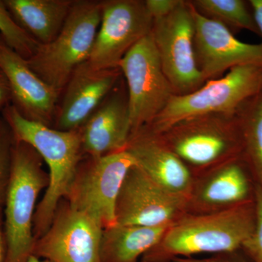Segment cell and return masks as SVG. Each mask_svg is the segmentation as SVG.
Masks as SVG:
<instances>
[{
  "instance_id": "obj_9",
  "label": "cell",
  "mask_w": 262,
  "mask_h": 262,
  "mask_svg": "<svg viewBox=\"0 0 262 262\" xmlns=\"http://www.w3.org/2000/svg\"><path fill=\"white\" fill-rule=\"evenodd\" d=\"M151 37L164 73L175 95L196 91L205 83L194 53V20L189 1L170 14L153 20Z\"/></svg>"
},
{
  "instance_id": "obj_22",
  "label": "cell",
  "mask_w": 262,
  "mask_h": 262,
  "mask_svg": "<svg viewBox=\"0 0 262 262\" xmlns=\"http://www.w3.org/2000/svg\"><path fill=\"white\" fill-rule=\"evenodd\" d=\"M189 3L198 13L222 24L232 33L248 30L259 35L253 14L244 0H193Z\"/></svg>"
},
{
  "instance_id": "obj_10",
  "label": "cell",
  "mask_w": 262,
  "mask_h": 262,
  "mask_svg": "<svg viewBox=\"0 0 262 262\" xmlns=\"http://www.w3.org/2000/svg\"><path fill=\"white\" fill-rule=\"evenodd\" d=\"M152 27L145 1H102L101 23L88 61L95 68H119L122 58L151 34Z\"/></svg>"
},
{
  "instance_id": "obj_27",
  "label": "cell",
  "mask_w": 262,
  "mask_h": 262,
  "mask_svg": "<svg viewBox=\"0 0 262 262\" xmlns=\"http://www.w3.org/2000/svg\"><path fill=\"white\" fill-rule=\"evenodd\" d=\"M182 2V0H146L145 5L154 20L170 14Z\"/></svg>"
},
{
  "instance_id": "obj_2",
  "label": "cell",
  "mask_w": 262,
  "mask_h": 262,
  "mask_svg": "<svg viewBox=\"0 0 262 262\" xmlns=\"http://www.w3.org/2000/svg\"><path fill=\"white\" fill-rule=\"evenodd\" d=\"M1 114L14 140L34 148L49 169V183L34 217L33 232L37 241L51 227L58 204L68 194L84 157L80 130H57L27 120L11 104L7 106Z\"/></svg>"
},
{
  "instance_id": "obj_32",
  "label": "cell",
  "mask_w": 262,
  "mask_h": 262,
  "mask_svg": "<svg viewBox=\"0 0 262 262\" xmlns=\"http://www.w3.org/2000/svg\"><path fill=\"white\" fill-rule=\"evenodd\" d=\"M0 118H1V117H0Z\"/></svg>"
},
{
  "instance_id": "obj_5",
  "label": "cell",
  "mask_w": 262,
  "mask_h": 262,
  "mask_svg": "<svg viewBox=\"0 0 262 262\" xmlns=\"http://www.w3.org/2000/svg\"><path fill=\"white\" fill-rule=\"evenodd\" d=\"M158 135L194 177L242 156V138L237 114L191 117Z\"/></svg>"
},
{
  "instance_id": "obj_11",
  "label": "cell",
  "mask_w": 262,
  "mask_h": 262,
  "mask_svg": "<svg viewBox=\"0 0 262 262\" xmlns=\"http://www.w3.org/2000/svg\"><path fill=\"white\" fill-rule=\"evenodd\" d=\"M103 229L96 219L62 200L51 227L36 241L32 255L52 262H101Z\"/></svg>"
},
{
  "instance_id": "obj_28",
  "label": "cell",
  "mask_w": 262,
  "mask_h": 262,
  "mask_svg": "<svg viewBox=\"0 0 262 262\" xmlns=\"http://www.w3.org/2000/svg\"><path fill=\"white\" fill-rule=\"evenodd\" d=\"M10 101H11V96H10L9 85L4 73L0 69V113L7 106L10 104Z\"/></svg>"
},
{
  "instance_id": "obj_3",
  "label": "cell",
  "mask_w": 262,
  "mask_h": 262,
  "mask_svg": "<svg viewBox=\"0 0 262 262\" xmlns=\"http://www.w3.org/2000/svg\"><path fill=\"white\" fill-rule=\"evenodd\" d=\"M42 162L32 146L14 141L4 204L5 262H27L32 256L36 242L33 232L36 203L39 193L47 189L49 183Z\"/></svg>"
},
{
  "instance_id": "obj_19",
  "label": "cell",
  "mask_w": 262,
  "mask_h": 262,
  "mask_svg": "<svg viewBox=\"0 0 262 262\" xmlns=\"http://www.w3.org/2000/svg\"><path fill=\"white\" fill-rule=\"evenodd\" d=\"M73 3L72 0H5L17 23L40 45L56 37Z\"/></svg>"
},
{
  "instance_id": "obj_25",
  "label": "cell",
  "mask_w": 262,
  "mask_h": 262,
  "mask_svg": "<svg viewBox=\"0 0 262 262\" xmlns=\"http://www.w3.org/2000/svg\"><path fill=\"white\" fill-rule=\"evenodd\" d=\"M256 224L252 234L243 245L241 251L251 262H262V188L255 189Z\"/></svg>"
},
{
  "instance_id": "obj_14",
  "label": "cell",
  "mask_w": 262,
  "mask_h": 262,
  "mask_svg": "<svg viewBox=\"0 0 262 262\" xmlns=\"http://www.w3.org/2000/svg\"><path fill=\"white\" fill-rule=\"evenodd\" d=\"M256 185L242 156L229 160L194 177L186 211L214 213L253 201Z\"/></svg>"
},
{
  "instance_id": "obj_6",
  "label": "cell",
  "mask_w": 262,
  "mask_h": 262,
  "mask_svg": "<svg viewBox=\"0 0 262 262\" xmlns=\"http://www.w3.org/2000/svg\"><path fill=\"white\" fill-rule=\"evenodd\" d=\"M102 1H74L61 30L27 59L42 80L61 93L77 67L89 60L101 23Z\"/></svg>"
},
{
  "instance_id": "obj_16",
  "label": "cell",
  "mask_w": 262,
  "mask_h": 262,
  "mask_svg": "<svg viewBox=\"0 0 262 262\" xmlns=\"http://www.w3.org/2000/svg\"><path fill=\"white\" fill-rule=\"evenodd\" d=\"M120 68L98 69L84 62L77 67L62 91L53 126L57 130H80L84 122L116 87Z\"/></svg>"
},
{
  "instance_id": "obj_29",
  "label": "cell",
  "mask_w": 262,
  "mask_h": 262,
  "mask_svg": "<svg viewBox=\"0 0 262 262\" xmlns=\"http://www.w3.org/2000/svg\"><path fill=\"white\" fill-rule=\"evenodd\" d=\"M248 3L252 8L253 17L257 27L258 34L262 37V0H250Z\"/></svg>"
},
{
  "instance_id": "obj_26",
  "label": "cell",
  "mask_w": 262,
  "mask_h": 262,
  "mask_svg": "<svg viewBox=\"0 0 262 262\" xmlns=\"http://www.w3.org/2000/svg\"><path fill=\"white\" fill-rule=\"evenodd\" d=\"M168 262H251L241 251L227 252L213 254L210 257L204 258H175Z\"/></svg>"
},
{
  "instance_id": "obj_23",
  "label": "cell",
  "mask_w": 262,
  "mask_h": 262,
  "mask_svg": "<svg viewBox=\"0 0 262 262\" xmlns=\"http://www.w3.org/2000/svg\"><path fill=\"white\" fill-rule=\"evenodd\" d=\"M0 37L7 46L26 59L30 58L40 45L17 23L5 0H0Z\"/></svg>"
},
{
  "instance_id": "obj_31",
  "label": "cell",
  "mask_w": 262,
  "mask_h": 262,
  "mask_svg": "<svg viewBox=\"0 0 262 262\" xmlns=\"http://www.w3.org/2000/svg\"><path fill=\"white\" fill-rule=\"evenodd\" d=\"M27 262H52L50 261H48V260L46 259H41V258H39L36 257V256H31L30 258H29L28 261Z\"/></svg>"
},
{
  "instance_id": "obj_15",
  "label": "cell",
  "mask_w": 262,
  "mask_h": 262,
  "mask_svg": "<svg viewBox=\"0 0 262 262\" xmlns=\"http://www.w3.org/2000/svg\"><path fill=\"white\" fill-rule=\"evenodd\" d=\"M0 69L10 91V104L27 120L52 127L61 93L42 80L27 59L7 46L0 37Z\"/></svg>"
},
{
  "instance_id": "obj_12",
  "label": "cell",
  "mask_w": 262,
  "mask_h": 262,
  "mask_svg": "<svg viewBox=\"0 0 262 262\" xmlns=\"http://www.w3.org/2000/svg\"><path fill=\"white\" fill-rule=\"evenodd\" d=\"M186 211V201L158 185L139 167L127 172L117 196V224L168 227Z\"/></svg>"
},
{
  "instance_id": "obj_13",
  "label": "cell",
  "mask_w": 262,
  "mask_h": 262,
  "mask_svg": "<svg viewBox=\"0 0 262 262\" xmlns=\"http://www.w3.org/2000/svg\"><path fill=\"white\" fill-rule=\"evenodd\" d=\"M190 5L196 65L205 82L220 78L238 66L262 65V43L241 42L225 26L206 18Z\"/></svg>"
},
{
  "instance_id": "obj_4",
  "label": "cell",
  "mask_w": 262,
  "mask_h": 262,
  "mask_svg": "<svg viewBox=\"0 0 262 262\" xmlns=\"http://www.w3.org/2000/svg\"><path fill=\"white\" fill-rule=\"evenodd\" d=\"M262 93V65L234 67L222 77L206 81L189 94H174L162 113L146 127L161 134L191 117L225 114L234 115L245 103Z\"/></svg>"
},
{
  "instance_id": "obj_24",
  "label": "cell",
  "mask_w": 262,
  "mask_h": 262,
  "mask_svg": "<svg viewBox=\"0 0 262 262\" xmlns=\"http://www.w3.org/2000/svg\"><path fill=\"white\" fill-rule=\"evenodd\" d=\"M14 138L10 127L0 118V208L4 206L10 173Z\"/></svg>"
},
{
  "instance_id": "obj_20",
  "label": "cell",
  "mask_w": 262,
  "mask_h": 262,
  "mask_svg": "<svg viewBox=\"0 0 262 262\" xmlns=\"http://www.w3.org/2000/svg\"><path fill=\"white\" fill-rule=\"evenodd\" d=\"M170 226L151 227L117 224L103 229L100 246L101 262H138L159 242Z\"/></svg>"
},
{
  "instance_id": "obj_8",
  "label": "cell",
  "mask_w": 262,
  "mask_h": 262,
  "mask_svg": "<svg viewBox=\"0 0 262 262\" xmlns=\"http://www.w3.org/2000/svg\"><path fill=\"white\" fill-rule=\"evenodd\" d=\"M119 68L126 80L133 134L148 126L175 93L164 73L151 34L131 48L120 61Z\"/></svg>"
},
{
  "instance_id": "obj_18",
  "label": "cell",
  "mask_w": 262,
  "mask_h": 262,
  "mask_svg": "<svg viewBox=\"0 0 262 262\" xmlns=\"http://www.w3.org/2000/svg\"><path fill=\"white\" fill-rule=\"evenodd\" d=\"M80 130L84 156L98 158L125 150L131 134L127 91L116 86Z\"/></svg>"
},
{
  "instance_id": "obj_17",
  "label": "cell",
  "mask_w": 262,
  "mask_h": 262,
  "mask_svg": "<svg viewBox=\"0 0 262 262\" xmlns=\"http://www.w3.org/2000/svg\"><path fill=\"white\" fill-rule=\"evenodd\" d=\"M125 150L150 179L168 192L187 201L194 176L160 135L141 127L131 134Z\"/></svg>"
},
{
  "instance_id": "obj_7",
  "label": "cell",
  "mask_w": 262,
  "mask_h": 262,
  "mask_svg": "<svg viewBox=\"0 0 262 262\" xmlns=\"http://www.w3.org/2000/svg\"><path fill=\"white\" fill-rule=\"evenodd\" d=\"M135 161L126 151L92 158L84 156L64 200L74 209L96 219L103 229L117 225V196Z\"/></svg>"
},
{
  "instance_id": "obj_1",
  "label": "cell",
  "mask_w": 262,
  "mask_h": 262,
  "mask_svg": "<svg viewBox=\"0 0 262 262\" xmlns=\"http://www.w3.org/2000/svg\"><path fill=\"white\" fill-rule=\"evenodd\" d=\"M255 224V201L223 211L186 213L167 229L141 261L168 262L201 253L239 251L252 234Z\"/></svg>"
},
{
  "instance_id": "obj_21",
  "label": "cell",
  "mask_w": 262,
  "mask_h": 262,
  "mask_svg": "<svg viewBox=\"0 0 262 262\" xmlns=\"http://www.w3.org/2000/svg\"><path fill=\"white\" fill-rule=\"evenodd\" d=\"M242 158L255 182L262 188V93L248 100L237 113Z\"/></svg>"
},
{
  "instance_id": "obj_30",
  "label": "cell",
  "mask_w": 262,
  "mask_h": 262,
  "mask_svg": "<svg viewBox=\"0 0 262 262\" xmlns=\"http://www.w3.org/2000/svg\"><path fill=\"white\" fill-rule=\"evenodd\" d=\"M4 218L3 207L0 208V262H5L6 257V243L4 233Z\"/></svg>"
}]
</instances>
